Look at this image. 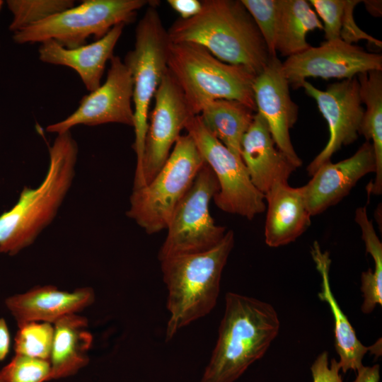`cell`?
Wrapping results in <instances>:
<instances>
[{
	"label": "cell",
	"instance_id": "1",
	"mask_svg": "<svg viewBox=\"0 0 382 382\" xmlns=\"http://www.w3.org/2000/svg\"><path fill=\"white\" fill-rule=\"evenodd\" d=\"M171 43L203 47L219 60L256 75L270 58L266 44L241 0H204L195 16L176 20L167 30Z\"/></svg>",
	"mask_w": 382,
	"mask_h": 382
},
{
	"label": "cell",
	"instance_id": "2",
	"mask_svg": "<svg viewBox=\"0 0 382 382\" xmlns=\"http://www.w3.org/2000/svg\"><path fill=\"white\" fill-rule=\"evenodd\" d=\"M49 154L40 185L24 187L16 203L0 215V253L15 255L33 244L54 220L72 185L78 145L70 131L57 134Z\"/></svg>",
	"mask_w": 382,
	"mask_h": 382
},
{
	"label": "cell",
	"instance_id": "3",
	"mask_svg": "<svg viewBox=\"0 0 382 382\" xmlns=\"http://www.w3.org/2000/svg\"><path fill=\"white\" fill-rule=\"evenodd\" d=\"M280 321L263 301L228 292L219 336L201 382H234L261 359L277 336Z\"/></svg>",
	"mask_w": 382,
	"mask_h": 382
},
{
	"label": "cell",
	"instance_id": "4",
	"mask_svg": "<svg viewBox=\"0 0 382 382\" xmlns=\"http://www.w3.org/2000/svg\"><path fill=\"white\" fill-rule=\"evenodd\" d=\"M234 245L233 231H226L221 241L207 251L179 255L161 262L168 289L170 313L166 340L214 308L220 291L223 269Z\"/></svg>",
	"mask_w": 382,
	"mask_h": 382
},
{
	"label": "cell",
	"instance_id": "5",
	"mask_svg": "<svg viewBox=\"0 0 382 382\" xmlns=\"http://www.w3.org/2000/svg\"><path fill=\"white\" fill-rule=\"evenodd\" d=\"M168 69L193 115L219 99L236 100L256 111L253 91L256 74L244 66L224 62L197 44L170 42Z\"/></svg>",
	"mask_w": 382,
	"mask_h": 382
},
{
	"label": "cell",
	"instance_id": "6",
	"mask_svg": "<svg viewBox=\"0 0 382 382\" xmlns=\"http://www.w3.org/2000/svg\"><path fill=\"white\" fill-rule=\"evenodd\" d=\"M204 163L192 137L180 135L153 180L133 189L127 216L148 234L166 229L176 207Z\"/></svg>",
	"mask_w": 382,
	"mask_h": 382
},
{
	"label": "cell",
	"instance_id": "7",
	"mask_svg": "<svg viewBox=\"0 0 382 382\" xmlns=\"http://www.w3.org/2000/svg\"><path fill=\"white\" fill-rule=\"evenodd\" d=\"M149 5L137 25L134 49L127 52L124 60L133 83L135 134L133 149L137 155L136 167L143 156L149 105L168 71L170 44L168 31L156 8L157 3L151 1Z\"/></svg>",
	"mask_w": 382,
	"mask_h": 382
},
{
	"label": "cell",
	"instance_id": "8",
	"mask_svg": "<svg viewBox=\"0 0 382 382\" xmlns=\"http://www.w3.org/2000/svg\"><path fill=\"white\" fill-rule=\"evenodd\" d=\"M151 1L86 0L45 20L13 33L19 44L42 42L53 40L66 48L86 44L93 36L103 37L118 24L132 21L137 11Z\"/></svg>",
	"mask_w": 382,
	"mask_h": 382
},
{
	"label": "cell",
	"instance_id": "9",
	"mask_svg": "<svg viewBox=\"0 0 382 382\" xmlns=\"http://www.w3.org/2000/svg\"><path fill=\"white\" fill-rule=\"evenodd\" d=\"M219 189L217 179L205 163L176 207L166 228L158 258L207 251L224 238L226 227L217 225L209 204Z\"/></svg>",
	"mask_w": 382,
	"mask_h": 382
},
{
	"label": "cell",
	"instance_id": "10",
	"mask_svg": "<svg viewBox=\"0 0 382 382\" xmlns=\"http://www.w3.org/2000/svg\"><path fill=\"white\" fill-rule=\"evenodd\" d=\"M185 129L217 179L219 189L213 198L216 207L249 220L263 213L265 196L252 183L242 159L207 129L199 115L190 118Z\"/></svg>",
	"mask_w": 382,
	"mask_h": 382
},
{
	"label": "cell",
	"instance_id": "11",
	"mask_svg": "<svg viewBox=\"0 0 382 382\" xmlns=\"http://www.w3.org/2000/svg\"><path fill=\"white\" fill-rule=\"evenodd\" d=\"M143 156L136 167L133 189L151 182L168 158L181 131L193 116L174 77L167 71L154 95Z\"/></svg>",
	"mask_w": 382,
	"mask_h": 382
},
{
	"label": "cell",
	"instance_id": "12",
	"mask_svg": "<svg viewBox=\"0 0 382 382\" xmlns=\"http://www.w3.org/2000/svg\"><path fill=\"white\" fill-rule=\"evenodd\" d=\"M301 88L313 98L329 129V139L322 151L308 165L311 176L343 146L354 143L359 137L364 107L359 95L357 76L330 83L325 91L305 81Z\"/></svg>",
	"mask_w": 382,
	"mask_h": 382
},
{
	"label": "cell",
	"instance_id": "13",
	"mask_svg": "<svg viewBox=\"0 0 382 382\" xmlns=\"http://www.w3.org/2000/svg\"><path fill=\"white\" fill-rule=\"evenodd\" d=\"M282 68L289 84L297 88L310 77L347 79L361 73L382 71V55L337 39L288 57Z\"/></svg>",
	"mask_w": 382,
	"mask_h": 382
},
{
	"label": "cell",
	"instance_id": "14",
	"mask_svg": "<svg viewBox=\"0 0 382 382\" xmlns=\"http://www.w3.org/2000/svg\"><path fill=\"white\" fill-rule=\"evenodd\" d=\"M110 63L105 81L83 96L72 114L48 125L47 132L60 134L79 125L120 123L134 126L133 83L130 72L118 56L113 55Z\"/></svg>",
	"mask_w": 382,
	"mask_h": 382
},
{
	"label": "cell",
	"instance_id": "15",
	"mask_svg": "<svg viewBox=\"0 0 382 382\" xmlns=\"http://www.w3.org/2000/svg\"><path fill=\"white\" fill-rule=\"evenodd\" d=\"M282 64L277 56L272 57L256 75L253 91L256 112L267 124L277 147L298 168L303 162L293 146L290 129L297 120L299 107L291 98Z\"/></svg>",
	"mask_w": 382,
	"mask_h": 382
},
{
	"label": "cell",
	"instance_id": "16",
	"mask_svg": "<svg viewBox=\"0 0 382 382\" xmlns=\"http://www.w3.org/2000/svg\"><path fill=\"white\" fill-rule=\"evenodd\" d=\"M375 170L374 150L371 143L367 141L352 156L337 163L330 161L321 165L311 179L301 187L311 216L340 202L361 178Z\"/></svg>",
	"mask_w": 382,
	"mask_h": 382
},
{
	"label": "cell",
	"instance_id": "17",
	"mask_svg": "<svg viewBox=\"0 0 382 382\" xmlns=\"http://www.w3.org/2000/svg\"><path fill=\"white\" fill-rule=\"evenodd\" d=\"M250 180L264 196L279 183H288L296 167L277 147L264 118L255 112L241 146Z\"/></svg>",
	"mask_w": 382,
	"mask_h": 382
},
{
	"label": "cell",
	"instance_id": "18",
	"mask_svg": "<svg viewBox=\"0 0 382 382\" xmlns=\"http://www.w3.org/2000/svg\"><path fill=\"white\" fill-rule=\"evenodd\" d=\"M94 300L95 294L91 287L69 292L46 285L9 296L5 304L19 326L29 322L54 324L65 316L82 311Z\"/></svg>",
	"mask_w": 382,
	"mask_h": 382
},
{
	"label": "cell",
	"instance_id": "19",
	"mask_svg": "<svg viewBox=\"0 0 382 382\" xmlns=\"http://www.w3.org/2000/svg\"><path fill=\"white\" fill-rule=\"evenodd\" d=\"M125 25H116L101 38L74 48L64 47L53 40L44 41L38 50L39 58L45 63L73 69L87 90L93 91L100 86L106 62L113 56Z\"/></svg>",
	"mask_w": 382,
	"mask_h": 382
},
{
	"label": "cell",
	"instance_id": "20",
	"mask_svg": "<svg viewBox=\"0 0 382 382\" xmlns=\"http://www.w3.org/2000/svg\"><path fill=\"white\" fill-rule=\"evenodd\" d=\"M265 241L272 248L295 241L311 226L310 214L301 187L289 183L275 185L265 195Z\"/></svg>",
	"mask_w": 382,
	"mask_h": 382
},
{
	"label": "cell",
	"instance_id": "21",
	"mask_svg": "<svg viewBox=\"0 0 382 382\" xmlns=\"http://www.w3.org/2000/svg\"><path fill=\"white\" fill-rule=\"evenodd\" d=\"M311 255L321 277V289L318 296L328 304L334 319V346L340 358V370L343 373L349 370L357 371L363 366V359L370 351L371 346L364 345L357 338L332 291L329 276L331 265L330 253L323 250L316 241L311 248Z\"/></svg>",
	"mask_w": 382,
	"mask_h": 382
},
{
	"label": "cell",
	"instance_id": "22",
	"mask_svg": "<svg viewBox=\"0 0 382 382\" xmlns=\"http://www.w3.org/2000/svg\"><path fill=\"white\" fill-rule=\"evenodd\" d=\"M88 325V320L77 313L65 316L53 324L50 379L71 376L88 363L93 336Z\"/></svg>",
	"mask_w": 382,
	"mask_h": 382
},
{
	"label": "cell",
	"instance_id": "23",
	"mask_svg": "<svg viewBox=\"0 0 382 382\" xmlns=\"http://www.w3.org/2000/svg\"><path fill=\"white\" fill-rule=\"evenodd\" d=\"M359 95L365 105L359 134L373 146L376 159L374 180L367 185L369 195L382 193V71L373 70L357 75Z\"/></svg>",
	"mask_w": 382,
	"mask_h": 382
},
{
	"label": "cell",
	"instance_id": "24",
	"mask_svg": "<svg viewBox=\"0 0 382 382\" xmlns=\"http://www.w3.org/2000/svg\"><path fill=\"white\" fill-rule=\"evenodd\" d=\"M254 112L236 100L219 99L207 103L199 115L207 129L241 158L242 139L253 120Z\"/></svg>",
	"mask_w": 382,
	"mask_h": 382
},
{
	"label": "cell",
	"instance_id": "25",
	"mask_svg": "<svg viewBox=\"0 0 382 382\" xmlns=\"http://www.w3.org/2000/svg\"><path fill=\"white\" fill-rule=\"evenodd\" d=\"M323 30V24L305 0H280L276 37V52L290 57L308 49V33Z\"/></svg>",
	"mask_w": 382,
	"mask_h": 382
},
{
	"label": "cell",
	"instance_id": "26",
	"mask_svg": "<svg viewBox=\"0 0 382 382\" xmlns=\"http://www.w3.org/2000/svg\"><path fill=\"white\" fill-rule=\"evenodd\" d=\"M360 229L366 251L374 262V269L369 268L361 275V291L364 298L361 311L368 314L377 305H382V243L372 224H364Z\"/></svg>",
	"mask_w": 382,
	"mask_h": 382
},
{
	"label": "cell",
	"instance_id": "27",
	"mask_svg": "<svg viewBox=\"0 0 382 382\" xmlns=\"http://www.w3.org/2000/svg\"><path fill=\"white\" fill-rule=\"evenodd\" d=\"M13 14L9 29L16 33L74 6L70 0H9Z\"/></svg>",
	"mask_w": 382,
	"mask_h": 382
},
{
	"label": "cell",
	"instance_id": "28",
	"mask_svg": "<svg viewBox=\"0 0 382 382\" xmlns=\"http://www.w3.org/2000/svg\"><path fill=\"white\" fill-rule=\"evenodd\" d=\"M54 326L44 322H29L18 326L14 341L16 354L50 360Z\"/></svg>",
	"mask_w": 382,
	"mask_h": 382
},
{
	"label": "cell",
	"instance_id": "29",
	"mask_svg": "<svg viewBox=\"0 0 382 382\" xmlns=\"http://www.w3.org/2000/svg\"><path fill=\"white\" fill-rule=\"evenodd\" d=\"M258 28L271 57L275 49L280 0H241Z\"/></svg>",
	"mask_w": 382,
	"mask_h": 382
},
{
	"label": "cell",
	"instance_id": "30",
	"mask_svg": "<svg viewBox=\"0 0 382 382\" xmlns=\"http://www.w3.org/2000/svg\"><path fill=\"white\" fill-rule=\"evenodd\" d=\"M5 382H44L50 380V360L16 354L0 370Z\"/></svg>",
	"mask_w": 382,
	"mask_h": 382
},
{
	"label": "cell",
	"instance_id": "31",
	"mask_svg": "<svg viewBox=\"0 0 382 382\" xmlns=\"http://www.w3.org/2000/svg\"><path fill=\"white\" fill-rule=\"evenodd\" d=\"M308 2L323 21L326 41L340 39L345 0H310Z\"/></svg>",
	"mask_w": 382,
	"mask_h": 382
},
{
	"label": "cell",
	"instance_id": "32",
	"mask_svg": "<svg viewBox=\"0 0 382 382\" xmlns=\"http://www.w3.org/2000/svg\"><path fill=\"white\" fill-rule=\"evenodd\" d=\"M359 2H361V1L345 0L340 38L348 44L356 43L361 40H366L375 46L381 48L382 42L361 30L354 21V9Z\"/></svg>",
	"mask_w": 382,
	"mask_h": 382
},
{
	"label": "cell",
	"instance_id": "33",
	"mask_svg": "<svg viewBox=\"0 0 382 382\" xmlns=\"http://www.w3.org/2000/svg\"><path fill=\"white\" fill-rule=\"evenodd\" d=\"M313 382H342L340 367L335 359L328 361L326 351L320 353L311 366Z\"/></svg>",
	"mask_w": 382,
	"mask_h": 382
},
{
	"label": "cell",
	"instance_id": "34",
	"mask_svg": "<svg viewBox=\"0 0 382 382\" xmlns=\"http://www.w3.org/2000/svg\"><path fill=\"white\" fill-rule=\"evenodd\" d=\"M170 6L180 16V18L188 19L195 16L202 8V1L198 0H168Z\"/></svg>",
	"mask_w": 382,
	"mask_h": 382
},
{
	"label": "cell",
	"instance_id": "35",
	"mask_svg": "<svg viewBox=\"0 0 382 382\" xmlns=\"http://www.w3.org/2000/svg\"><path fill=\"white\" fill-rule=\"evenodd\" d=\"M357 376L353 382H379L380 366L374 364L371 366H362L357 371Z\"/></svg>",
	"mask_w": 382,
	"mask_h": 382
},
{
	"label": "cell",
	"instance_id": "36",
	"mask_svg": "<svg viewBox=\"0 0 382 382\" xmlns=\"http://www.w3.org/2000/svg\"><path fill=\"white\" fill-rule=\"evenodd\" d=\"M11 337L8 328L4 318H0V361L4 360L9 352Z\"/></svg>",
	"mask_w": 382,
	"mask_h": 382
},
{
	"label": "cell",
	"instance_id": "37",
	"mask_svg": "<svg viewBox=\"0 0 382 382\" xmlns=\"http://www.w3.org/2000/svg\"><path fill=\"white\" fill-rule=\"evenodd\" d=\"M364 3L365 6L370 14L374 16H381V1L369 0L362 1Z\"/></svg>",
	"mask_w": 382,
	"mask_h": 382
},
{
	"label": "cell",
	"instance_id": "38",
	"mask_svg": "<svg viewBox=\"0 0 382 382\" xmlns=\"http://www.w3.org/2000/svg\"><path fill=\"white\" fill-rule=\"evenodd\" d=\"M0 382H5L4 376L0 371Z\"/></svg>",
	"mask_w": 382,
	"mask_h": 382
},
{
	"label": "cell",
	"instance_id": "39",
	"mask_svg": "<svg viewBox=\"0 0 382 382\" xmlns=\"http://www.w3.org/2000/svg\"><path fill=\"white\" fill-rule=\"evenodd\" d=\"M2 4H3V1L0 0V9L1 8Z\"/></svg>",
	"mask_w": 382,
	"mask_h": 382
}]
</instances>
